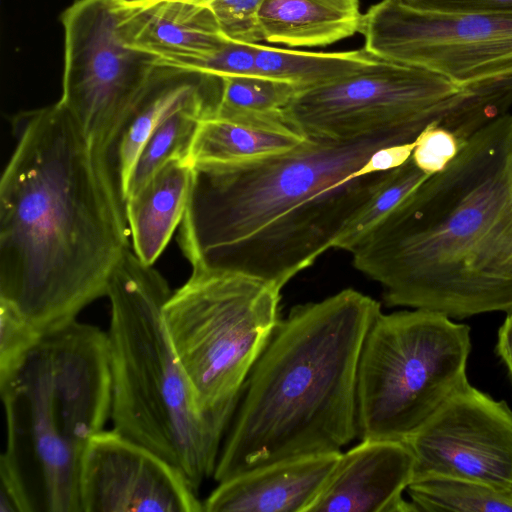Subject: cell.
Instances as JSON below:
<instances>
[{
    "mask_svg": "<svg viewBox=\"0 0 512 512\" xmlns=\"http://www.w3.org/2000/svg\"><path fill=\"white\" fill-rule=\"evenodd\" d=\"M400 127L233 164L192 166L179 243L192 269L239 274L278 290L319 256L380 189L390 171L358 176L378 149L410 143Z\"/></svg>",
    "mask_w": 512,
    "mask_h": 512,
    "instance_id": "obj_1",
    "label": "cell"
},
{
    "mask_svg": "<svg viewBox=\"0 0 512 512\" xmlns=\"http://www.w3.org/2000/svg\"><path fill=\"white\" fill-rule=\"evenodd\" d=\"M0 182V299L43 335L107 295L130 246L125 214L59 103L14 117Z\"/></svg>",
    "mask_w": 512,
    "mask_h": 512,
    "instance_id": "obj_2",
    "label": "cell"
},
{
    "mask_svg": "<svg viewBox=\"0 0 512 512\" xmlns=\"http://www.w3.org/2000/svg\"><path fill=\"white\" fill-rule=\"evenodd\" d=\"M381 312L351 288L293 307L254 364L220 450V483L278 461L341 452L358 435L357 372Z\"/></svg>",
    "mask_w": 512,
    "mask_h": 512,
    "instance_id": "obj_3",
    "label": "cell"
},
{
    "mask_svg": "<svg viewBox=\"0 0 512 512\" xmlns=\"http://www.w3.org/2000/svg\"><path fill=\"white\" fill-rule=\"evenodd\" d=\"M512 203V115L472 135L444 170L406 195L351 249L390 307L463 319L485 313L483 239Z\"/></svg>",
    "mask_w": 512,
    "mask_h": 512,
    "instance_id": "obj_4",
    "label": "cell"
},
{
    "mask_svg": "<svg viewBox=\"0 0 512 512\" xmlns=\"http://www.w3.org/2000/svg\"><path fill=\"white\" fill-rule=\"evenodd\" d=\"M6 448L0 475L22 512H81L80 464L111 415L107 332L75 320L43 334L0 379Z\"/></svg>",
    "mask_w": 512,
    "mask_h": 512,
    "instance_id": "obj_5",
    "label": "cell"
},
{
    "mask_svg": "<svg viewBox=\"0 0 512 512\" xmlns=\"http://www.w3.org/2000/svg\"><path fill=\"white\" fill-rule=\"evenodd\" d=\"M172 291L129 246L107 289L113 429L150 449L198 493L214 475L220 444L242 394L204 412L176 358L163 322ZM244 391V390H243Z\"/></svg>",
    "mask_w": 512,
    "mask_h": 512,
    "instance_id": "obj_6",
    "label": "cell"
},
{
    "mask_svg": "<svg viewBox=\"0 0 512 512\" xmlns=\"http://www.w3.org/2000/svg\"><path fill=\"white\" fill-rule=\"evenodd\" d=\"M471 348L470 327L444 314L381 311L359 357L357 436L407 440L468 382Z\"/></svg>",
    "mask_w": 512,
    "mask_h": 512,
    "instance_id": "obj_7",
    "label": "cell"
},
{
    "mask_svg": "<svg viewBox=\"0 0 512 512\" xmlns=\"http://www.w3.org/2000/svg\"><path fill=\"white\" fill-rule=\"evenodd\" d=\"M280 290L247 276L192 269L163 322L198 407L213 411L244 390L279 318Z\"/></svg>",
    "mask_w": 512,
    "mask_h": 512,
    "instance_id": "obj_8",
    "label": "cell"
},
{
    "mask_svg": "<svg viewBox=\"0 0 512 512\" xmlns=\"http://www.w3.org/2000/svg\"><path fill=\"white\" fill-rule=\"evenodd\" d=\"M462 87L428 70L377 59L329 83L299 90L285 109L305 137L348 140L382 130H424L453 115Z\"/></svg>",
    "mask_w": 512,
    "mask_h": 512,
    "instance_id": "obj_9",
    "label": "cell"
},
{
    "mask_svg": "<svg viewBox=\"0 0 512 512\" xmlns=\"http://www.w3.org/2000/svg\"><path fill=\"white\" fill-rule=\"evenodd\" d=\"M120 0H75L61 14L62 94L95 155L149 89L162 65L127 47L117 31Z\"/></svg>",
    "mask_w": 512,
    "mask_h": 512,
    "instance_id": "obj_10",
    "label": "cell"
},
{
    "mask_svg": "<svg viewBox=\"0 0 512 512\" xmlns=\"http://www.w3.org/2000/svg\"><path fill=\"white\" fill-rule=\"evenodd\" d=\"M359 33L376 57L460 87L512 74V14L434 12L382 0L363 14Z\"/></svg>",
    "mask_w": 512,
    "mask_h": 512,
    "instance_id": "obj_11",
    "label": "cell"
},
{
    "mask_svg": "<svg viewBox=\"0 0 512 512\" xmlns=\"http://www.w3.org/2000/svg\"><path fill=\"white\" fill-rule=\"evenodd\" d=\"M405 442L414 480L448 476L512 488V409L469 381Z\"/></svg>",
    "mask_w": 512,
    "mask_h": 512,
    "instance_id": "obj_12",
    "label": "cell"
},
{
    "mask_svg": "<svg viewBox=\"0 0 512 512\" xmlns=\"http://www.w3.org/2000/svg\"><path fill=\"white\" fill-rule=\"evenodd\" d=\"M81 512H201L182 473L114 429L87 443L79 476Z\"/></svg>",
    "mask_w": 512,
    "mask_h": 512,
    "instance_id": "obj_13",
    "label": "cell"
},
{
    "mask_svg": "<svg viewBox=\"0 0 512 512\" xmlns=\"http://www.w3.org/2000/svg\"><path fill=\"white\" fill-rule=\"evenodd\" d=\"M221 93V77L162 65L149 89L121 121L102 151L95 155L125 216L129 180L150 135L179 110L196 111L205 119L214 117Z\"/></svg>",
    "mask_w": 512,
    "mask_h": 512,
    "instance_id": "obj_14",
    "label": "cell"
},
{
    "mask_svg": "<svg viewBox=\"0 0 512 512\" xmlns=\"http://www.w3.org/2000/svg\"><path fill=\"white\" fill-rule=\"evenodd\" d=\"M415 477V457L405 441L365 439L341 453L307 512H411L403 497Z\"/></svg>",
    "mask_w": 512,
    "mask_h": 512,
    "instance_id": "obj_15",
    "label": "cell"
},
{
    "mask_svg": "<svg viewBox=\"0 0 512 512\" xmlns=\"http://www.w3.org/2000/svg\"><path fill=\"white\" fill-rule=\"evenodd\" d=\"M117 31L127 47L174 68L208 57L229 41L208 9L180 0H120Z\"/></svg>",
    "mask_w": 512,
    "mask_h": 512,
    "instance_id": "obj_16",
    "label": "cell"
},
{
    "mask_svg": "<svg viewBox=\"0 0 512 512\" xmlns=\"http://www.w3.org/2000/svg\"><path fill=\"white\" fill-rule=\"evenodd\" d=\"M341 453L278 461L220 482L203 501V511L307 512Z\"/></svg>",
    "mask_w": 512,
    "mask_h": 512,
    "instance_id": "obj_17",
    "label": "cell"
},
{
    "mask_svg": "<svg viewBox=\"0 0 512 512\" xmlns=\"http://www.w3.org/2000/svg\"><path fill=\"white\" fill-rule=\"evenodd\" d=\"M192 178V166L186 161L173 159L129 195L126 218L132 249L144 264H154L181 223Z\"/></svg>",
    "mask_w": 512,
    "mask_h": 512,
    "instance_id": "obj_18",
    "label": "cell"
},
{
    "mask_svg": "<svg viewBox=\"0 0 512 512\" xmlns=\"http://www.w3.org/2000/svg\"><path fill=\"white\" fill-rule=\"evenodd\" d=\"M359 0H264V41L288 47L327 46L359 32Z\"/></svg>",
    "mask_w": 512,
    "mask_h": 512,
    "instance_id": "obj_19",
    "label": "cell"
},
{
    "mask_svg": "<svg viewBox=\"0 0 512 512\" xmlns=\"http://www.w3.org/2000/svg\"><path fill=\"white\" fill-rule=\"evenodd\" d=\"M292 128H269L212 117L199 122L188 163L233 164L289 151L305 140Z\"/></svg>",
    "mask_w": 512,
    "mask_h": 512,
    "instance_id": "obj_20",
    "label": "cell"
},
{
    "mask_svg": "<svg viewBox=\"0 0 512 512\" xmlns=\"http://www.w3.org/2000/svg\"><path fill=\"white\" fill-rule=\"evenodd\" d=\"M377 59L366 48L343 52H309L256 44L258 76L288 82L299 90L329 83Z\"/></svg>",
    "mask_w": 512,
    "mask_h": 512,
    "instance_id": "obj_21",
    "label": "cell"
},
{
    "mask_svg": "<svg viewBox=\"0 0 512 512\" xmlns=\"http://www.w3.org/2000/svg\"><path fill=\"white\" fill-rule=\"evenodd\" d=\"M298 91L288 82L263 76L222 77L221 99L214 117L269 128H292L286 121L285 109Z\"/></svg>",
    "mask_w": 512,
    "mask_h": 512,
    "instance_id": "obj_22",
    "label": "cell"
},
{
    "mask_svg": "<svg viewBox=\"0 0 512 512\" xmlns=\"http://www.w3.org/2000/svg\"><path fill=\"white\" fill-rule=\"evenodd\" d=\"M406 491L416 511L512 512V488L476 480L427 476L413 480Z\"/></svg>",
    "mask_w": 512,
    "mask_h": 512,
    "instance_id": "obj_23",
    "label": "cell"
},
{
    "mask_svg": "<svg viewBox=\"0 0 512 512\" xmlns=\"http://www.w3.org/2000/svg\"><path fill=\"white\" fill-rule=\"evenodd\" d=\"M203 119L200 113L183 109L172 114L154 130L136 160L129 180L128 197L170 160L188 162L194 135Z\"/></svg>",
    "mask_w": 512,
    "mask_h": 512,
    "instance_id": "obj_24",
    "label": "cell"
},
{
    "mask_svg": "<svg viewBox=\"0 0 512 512\" xmlns=\"http://www.w3.org/2000/svg\"><path fill=\"white\" fill-rule=\"evenodd\" d=\"M429 176L415 165L412 157L391 170L385 183L336 239L333 248L350 252L372 227Z\"/></svg>",
    "mask_w": 512,
    "mask_h": 512,
    "instance_id": "obj_25",
    "label": "cell"
},
{
    "mask_svg": "<svg viewBox=\"0 0 512 512\" xmlns=\"http://www.w3.org/2000/svg\"><path fill=\"white\" fill-rule=\"evenodd\" d=\"M208 9L222 34L230 41L256 44L264 41L259 12L264 0H180Z\"/></svg>",
    "mask_w": 512,
    "mask_h": 512,
    "instance_id": "obj_26",
    "label": "cell"
},
{
    "mask_svg": "<svg viewBox=\"0 0 512 512\" xmlns=\"http://www.w3.org/2000/svg\"><path fill=\"white\" fill-rule=\"evenodd\" d=\"M41 337L17 309L0 299V379L20 365Z\"/></svg>",
    "mask_w": 512,
    "mask_h": 512,
    "instance_id": "obj_27",
    "label": "cell"
},
{
    "mask_svg": "<svg viewBox=\"0 0 512 512\" xmlns=\"http://www.w3.org/2000/svg\"><path fill=\"white\" fill-rule=\"evenodd\" d=\"M258 44V43H256ZM256 44L228 41L221 49L180 68L218 77L258 76Z\"/></svg>",
    "mask_w": 512,
    "mask_h": 512,
    "instance_id": "obj_28",
    "label": "cell"
},
{
    "mask_svg": "<svg viewBox=\"0 0 512 512\" xmlns=\"http://www.w3.org/2000/svg\"><path fill=\"white\" fill-rule=\"evenodd\" d=\"M459 150L460 144L454 134L433 123L416 138L411 157L421 171L434 175L444 170Z\"/></svg>",
    "mask_w": 512,
    "mask_h": 512,
    "instance_id": "obj_29",
    "label": "cell"
},
{
    "mask_svg": "<svg viewBox=\"0 0 512 512\" xmlns=\"http://www.w3.org/2000/svg\"><path fill=\"white\" fill-rule=\"evenodd\" d=\"M419 10L469 13V14H512V0H400Z\"/></svg>",
    "mask_w": 512,
    "mask_h": 512,
    "instance_id": "obj_30",
    "label": "cell"
},
{
    "mask_svg": "<svg viewBox=\"0 0 512 512\" xmlns=\"http://www.w3.org/2000/svg\"><path fill=\"white\" fill-rule=\"evenodd\" d=\"M415 146L416 140L376 150L358 172V176L390 171L401 166L411 157Z\"/></svg>",
    "mask_w": 512,
    "mask_h": 512,
    "instance_id": "obj_31",
    "label": "cell"
},
{
    "mask_svg": "<svg viewBox=\"0 0 512 512\" xmlns=\"http://www.w3.org/2000/svg\"><path fill=\"white\" fill-rule=\"evenodd\" d=\"M495 350L512 380V310L506 313L499 327Z\"/></svg>",
    "mask_w": 512,
    "mask_h": 512,
    "instance_id": "obj_32",
    "label": "cell"
},
{
    "mask_svg": "<svg viewBox=\"0 0 512 512\" xmlns=\"http://www.w3.org/2000/svg\"><path fill=\"white\" fill-rule=\"evenodd\" d=\"M0 512H22L10 482L0 475Z\"/></svg>",
    "mask_w": 512,
    "mask_h": 512,
    "instance_id": "obj_33",
    "label": "cell"
},
{
    "mask_svg": "<svg viewBox=\"0 0 512 512\" xmlns=\"http://www.w3.org/2000/svg\"><path fill=\"white\" fill-rule=\"evenodd\" d=\"M511 265H512V261H511Z\"/></svg>",
    "mask_w": 512,
    "mask_h": 512,
    "instance_id": "obj_34",
    "label": "cell"
}]
</instances>
